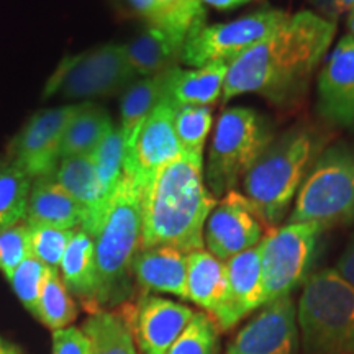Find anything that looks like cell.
Wrapping results in <instances>:
<instances>
[{"label":"cell","instance_id":"74e56055","mask_svg":"<svg viewBox=\"0 0 354 354\" xmlns=\"http://www.w3.org/2000/svg\"><path fill=\"white\" fill-rule=\"evenodd\" d=\"M130 6L148 21L149 26L156 25L161 17V0H130Z\"/></svg>","mask_w":354,"mask_h":354},{"label":"cell","instance_id":"7c38bea8","mask_svg":"<svg viewBox=\"0 0 354 354\" xmlns=\"http://www.w3.org/2000/svg\"><path fill=\"white\" fill-rule=\"evenodd\" d=\"M264 223L245 194L230 190L209 215L203 243L220 261L258 246L264 238Z\"/></svg>","mask_w":354,"mask_h":354},{"label":"cell","instance_id":"ba28073f","mask_svg":"<svg viewBox=\"0 0 354 354\" xmlns=\"http://www.w3.org/2000/svg\"><path fill=\"white\" fill-rule=\"evenodd\" d=\"M320 234L313 223H287L264 234L259 245L266 304L289 297L307 281Z\"/></svg>","mask_w":354,"mask_h":354},{"label":"cell","instance_id":"d590c367","mask_svg":"<svg viewBox=\"0 0 354 354\" xmlns=\"http://www.w3.org/2000/svg\"><path fill=\"white\" fill-rule=\"evenodd\" d=\"M53 354H91L87 336L74 326L56 330L53 333Z\"/></svg>","mask_w":354,"mask_h":354},{"label":"cell","instance_id":"2e32d148","mask_svg":"<svg viewBox=\"0 0 354 354\" xmlns=\"http://www.w3.org/2000/svg\"><path fill=\"white\" fill-rule=\"evenodd\" d=\"M196 312L174 300L145 295L133 310V335L143 354H166Z\"/></svg>","mask_w":354,"mask_h":354},{"label":"cell","instance_id":"277c9868","mask_svg":"<svg viewBox=\"0 0 354 354\" xmlns=\"http://www.w3.org/2000/svg\"><path fill=\"white\" fill-rule=\"evenodd\" d=\"M143 187L123 171L95 241V305L125 299L130 294L131 263L141 248Z\"/></svg>","mask_w":354,"mask_h":354},{"label":"cell","instance_id":"7402d4cb","mask_svg":"<svg viewBox=\"0 0 354 354\" xmlns=\"http://www.w3.org/2000/svg\"><path fill=\"white\" fill-rule=\"evenodd\" d=\"M25 216L30 227L44 225V227L64 230L81 227L84 220V214L77 202L51 176L35 180L30 189Z\"/></svg>","mask_w":354,"mask_h":354},{"label":"cell","instance_id":"cb8c5ba5","mask_svg":"<svg viewBox=\"0 0 354 354\" xmlns=\"http://www.w3.org/2000/svg\"><path fill=\"white\" fill-rule=\"evenodd\" d=\"M112 120L95 104H81L66 127L61 146V159L71 156H92L102 140L112 130Z\"/></svg>","mask_w":354,"mask_h":354},{"label":"cell","instance_id":"5b68a950","mask_svg":"<svg viewBox=\"0 0 354 354\" xmlns=\"http://www.w3.org/2000/svg\"><path fill=\"white\" fill-rule=\"evenodd\" d=\"M304 354H354V286L336 269L304 282L297 305Z\"/></svg>","mask_w":354,"mask_h":354},{"label":"cell","instance_id":"e0dca14e","mask_svg":"<svg viewBox=\"0 0 354 354\" xmlns=\"http://www.w3.org/2000/svg\"><path fill=\"white\" fill-rule=\"evenodd\" d=\"M55 179L68 190L71 197L81 207L84 214L81 230L95 238L104 221L105 212L109 209V202L102 192L94 158H63L57 165Z\"/></svg>","mask_w":354,"mask_h":354},{"label":"cell","instance_id":"8fae6325","mask_svg":"<svg viewBox=\"0 0 354 354\" xmlns=\"http://www.w3.org/2000/svg\"><path fill=\"white\" fill-rule=\"evenodd\" d=\"M225 354H300L297 305L289 295L261 307Z\"/></svg>","mask_w":354,"mask_h":354},{"label":"cell","instance_id":"52a82bcc","mask_svg":"<svg viewBox=\"0 0 354 354\" xmlns=\"http://www.w3.org/2000/svg\"><path fill=\"white\" fill-rule=\"evenodd\" d=\"M274 140L272 125L253 109H227L216 120L212 138L207 184L214 197H223L243 180Z\"/></svg>","mask_w":354,"mask_h":354},{"label":"cell","instance_id":"4316f807","mask_svg":"<svg viewBox=\"0 0 354 354\" xmlns=\"http://www.w3.org/2000/svg\"><path fill=\"white\" fill-rule=\"evenodd\" d=\"M91 354H138L135 335L123 313L94 310L82 325Z\"/></svg>","mask_w":354,"mask_h":354},{"label":"cell","instance_id":"9a60e30c","mask_svg":"<svg viewBox=\"0 0 354 354\" xmlns=\"http://www.w3.org/2000/svg\"><path fill=\"white\" fill-rule=\"evenodd\" d=\"M317 109L326 122L354 130V37L346 35L326 56L317 81Z\"/></svg>","mask_w":354,"mask_h":354},{"label":"cell","instance_id":"7a4b0ae2","mask_svg":"<svg viewBox=\"0 0 354 354\" xmlns=\"http://www.w3.org/2000/svg\"><path fill=\"white\" fill-rule=\"evenodd\" d=\"M215 205L202 156L183 153L143 189L141 248L171 246L185 254L203 250V230Z\"/></svg>","mask_w":354,"mask_h":354},{"label":"cell","instance_id":"d4e9b609","mask_svg":"<svg viewBox=\"0 0 354 354\" xmlns=\"http://www.w3.org/2000/svg\"><path fill=\"white\" fill-rule=\"evenodd\" d=\"M61 276L71 292L95 305V241L84 230H77L59 264Z\"/></svg>","mask_w":354,"mask_h":354},{"label":"cell","instance_id":"e575fe53","mask_svg":"<svg viewBox=\"0 0 354 354\" xmlns=\"http://www.w3.org/2000/svg\"><path fill=\"white\" fill-rule=\"evenodd\" d=\"M32 256L30 246V225L19 221L13 227L0 232V271L7 279L12 277L15 269Z\"/></svg>","mask_w":354,"mask_h":354},{"label":"cell","instance_id":"30bf717a","mask_svg":"<svg viewBox=\"0 0 354 354\" xmlns=\"http://www.w3.org/2000/svg\"><path fill=\"white\" fill-rule=\"evenodd\" d=\"M135 77L125 44H105L64 59L48 81L44 95L61 94L69 99L112 95L130 87Z\"/></svg>","mask_w":354,"mask_h":354},{"label":"cell","instance_id":"60d3db41","mask_svg":"<svg viewBox=\"0 0 354 354\" xmlns=\"http://www.w3.org/2000/svg\"><path fill=\"white\" fill-rule=\"evenodd\" d=\"M0 354H21V351L15 344L0 336Z\"/></svg>","mask_w":354,"mask_h":354},{"label":"cell","instance_id":"f35d334b","mask_svg":"<svg viewBox=\"0 0 354 354\" xmlns=\"http://www.w3.org/2000/svg\"><path fill=\"white\" fill-rule=\"evenodd\" d=\"M336 271L354 286V234L349 238L346 248L336 263Z\"/></svg>","mask_w":354,"mask_h":354},{"label":"cell","instance_id":"ffe728a7","mask_svg":"<svg viewBox=\"0 0 354 354\" xmlns=\"http://www.w3.org/2000/svg\"><path fill=\"white\" fill-rule=\"evenodd\" d=\"M228 66L223 63L202 68H172L162 73V102L172 109L185 105L209 107L223 94Z\"/></svg>","mask_w":354,"mask_h":354},{"label":"cell","instance_id":"5bb4252c","mask_svg":"<svg viewBox=\"0 0 354 354\" xmlns=\"http://www.w3.org/2000/svg\"><path fill=\"white\" fill-rule=\"evenodd\" d=\"M174 115L176 109L161 102L146 118L123 162V171L130 172L143 189L162 167L183 154L176 136Z\"/></svg>","mask_w":354,"mask_h":354},{"label":"cell","instance_id":"3957f363","mask_svg":"<svg viewBox=\"0 0 354 354\" xmlns=\"http://www.w3.org/2000/svg\"><path fill=\"white\" fill-rule=\"evenodd\" d=\"M330 141V133L299 123L274 136L256 165L243 177V194L264 227L276 228L289 214L304 180Z\"/></svg>","mask_w":354,"mask_h":354},{"label":"cell","instance_id":"ab89813d","mask_svg":"<svg viewBox=\"0 0 354 354\" xmlns=\"http://www.w3.org/2000/svg\"><path fill=\"white\" fill-rule=\"evenodd\" d=\"M203 6H210L216 10H232L234 7H240L243 3L251 2V0H201Z\"/></svg>","mask_w":354,"mask_h":354},{"label":"cell","instance_id":"4fadbf2b","mask_svg":"<svg viewBox=\"0 0 354 354\" xmlns=\"http://www.w3.org/2000/svg\"><path fill=\"white\" fill-rule=\"evenodd\" d=\"M77 110V105H66L33 115L17 136L12 149V161L20 166L30 179L51 176L61 159V146L66 127Z\"/></svg>","mask_w":354,"mask_h":354},{"label":"cell","instance_id":"8992f818","mask_svg":"<svg viewBox=\"0 0 354 354\" xmlns=\"http://www.w3.org/2000/svg\"><path fill=\"white\" fill-rule=\"evenodd\" d=\"M289 223L326 228L354 223V146H326L304 180Z\"/></svg>","mask_w":354,"mask_h":354},{"label":"cell","instance_id":"f546056e","mask_svg":"<svg viewBox=\"0 0 354 354\" xmlns=\"http://www.w3.org/2000/svg\"><path fill=\"white\" fill-rule=\"evenodd\" d=\"M212 122L214 115L210 107L185 105L176 109L174 128L180 151L192 156H202L205 140L212 130Z\"/></svg>","mask_w":354,"mask_h":354},{"label":"cell","instance_id":"44dd1931","mask_svg":"<svg viewBox=\"0 0 354 354\" xmlns=\"http://www.w3.org/2000/svg\"><path fill=\"white\" fill-rule=\"evenodd\" d=\"M131 272L146 290L187 300V254L176 248H141L133 258Z\"/></svg>","mask_w":354,"mask_h":354},{"label":"cell","instance_id":"484cf974","mask_svg":"<svg viewBox=\"0 0 354 354\" xmlns=\"http://www.w3.org/2000/svg\"><path fill=\"white\" fill-rule=\"evenodd\" d=\"M162 102V74L153 77H145L133 82L122 97V120L120 133L125 146V158L131 153L136 136L151 115L154 109Z\"/></svg>","mask_w":354,"mask_h":354},{"label":"cell","instance_id":"9c48e42d","mask_svg":"<svg viewBox=\"0 0 354 354\" xmlns=\"http://www.w3.org/2000/svg\"><path fill=\"white\" fill-rule=\"evenodd\" d=\"M289 17L290 13L286 10L264 8L228 24L203 25L185 41L183 63L192 68L215 63L232 64L286 24Z\"/></svg>","mask_w":354,"mask_h":354},{"label":"cell","instance_id":"d6a6232c","mask_svg":"<svg viewBox=\"0 0 354 354\" xmlns=\"http://www.w3.org/2000/svg\"><path fill=\"white\" fill-rule=\"evenodd\" d=\"M50 269L51 268H48L46 264L41 263V261L33 258V256H28V258L15 269L12 277L8 279L13 290H15L17 297L20 299L24 307L28 310V312H32L35 317H38L39 299H41L43 286Z\"/></svg>","mask_w":354,"mask_h":354},{"label":"cell","instance_id":"f1b7e54d","mask_svg":"<svg viewBox=\"0 0 354 354\" xmlns=\"http://www.w3.org/2000/svg\"><path fill=\"white\" fill-rule=\"evenodd\" d=\"M77 308L57 269H50L39 299L38 318L53 331L68 328L76 320Z\"/></svg>","mask_w":354,"mask_h":354},{"label":"cell","instance_id":"1f68e13d","mask_svg":"<svg viewBox=\"0 0 354 354\" xmlns=\"http://www.w3.org/2000/svg\"><path fill=\"white\" fill-rule=\"evenodd\" d=\"M166 354H218V330L214 318L196 312Z\"/></svg>","mask_w":354,"mask_h":354},{"label":"cell","instance_id":"603a6c76","mask_svg":"<svg viewBox=\"0 0 354 354\" xmlns=\"http://www.w3.org/2000/svg\"><path fill=\"white\" fill-rule=\"evenodd\" d=\"M184 43L156 26H149L125 44L128 63L136 76L153 77L183 63Z\"/></svg>","mask_w":354,"mask_h":354},{"label":"cell","instance_id":"d6986e66","mask_svg":"<svg viewBox=\"0 0 354 354\" xmlns=\"http://www.w3.org/2000/svg\"><path fill=\"white\" fill-rule=\"evenodd\" d=\"M225 266L228 277V317L225 330H230L266 305L261 245L234 254L225 261Z\"/></svg>","mask_w":354,"mask_h":354},{"label":"cell","instance_id":"83f0119b","mask_svg":"<svg viewBox=\"0 0 354 354\" xmlns=\"http://www.w3.org/2000/svg\"><path fill=\"white\" fill-rule=\"evenodd\" d=\"M32 179L15 162L0 165V232L24 220Z\"/></svg>","mask_w":354,"mask_h":354},{"label":"cell","instance_id":"836d02e7","mask_svg":"<svg viewBox=\"0 0 354 354\" xmlns=\"http://www.w3.org/2000/svg\"><path fill=\"white\" fill-rule=\"evenodd\" d=\"M74 233H76V230L44 227V225L30 227L32 256L46 264L48 268L57 269Z\"/></svg>","mask_w":354,"mask_h":354},{"label":"cell","instance_id":"ac0fdd59","mask_svg":"<svg viewBox=\"0 0 354 354\" xmlns=\"http://www.w3.org/2000/svg\"><path fill=\"white\" fill-rule=\"evenodd\" d=\"M187 300L205 310L221 330L227 328V266L205 250L187 254Z\"/></svg>","mask_w":354,"mask_h":354},{"label":"cell","instance_id":"6da1fadb","mask_svg":"<svg viewBox=\"0 0 354 354\" xmlns=\"http://www.w3.org/2000/svg\"><path fill=\"white\" fill-rule=\"evenodd\" d=\"M336 21L302 10L228 66L221 102L263 95L279 107L300 104L336 35Z\"/></svg>","mask_w":354,"mask_h":354},{"label":"cell","instance_id":"b9f144b4","mask_svg":"<svg viewBox=\"0 0 354 354\" xmlns=\"http://www.w3.org/2000/svg\"><path fill=\"white\" fill-rule=\"evenodd\" d=\"M346 25H348V30L349 33H351V37H354V10H351L348 13V20H346Z\"/></svg>","mask_w":354,"mask_h":354},{"label":"cell","instance_id":"8d00e7d4","mask_svg":"<svg viewBox=\"0 0 354 354\" xmlns=\"http://www.w3.org/2000/svg\"><path fill=\"white\" fill-rule=\"evenodd\" d=\"M313 6L317 7L318 15L336 21L343 13L354 10V0H313Z\"/></svg>","mask_w":354,"mask_h":354},{"label":"cell","instance_id":"4dcf8cb0","mask_svg":"<svg viewBox=\"0 0 354 354\" xmlns=\"http://www.w3.org/2000/svg\"><path fill=\"white\" fill-rule=\"evenodd\" d=\"M92 158L95 161L102 192L110 203L123 176V162H125V146H123L120 130L113 127L102 140Z\"/></svg>","mask_w":354,"mask_h":354}]
</instances>
